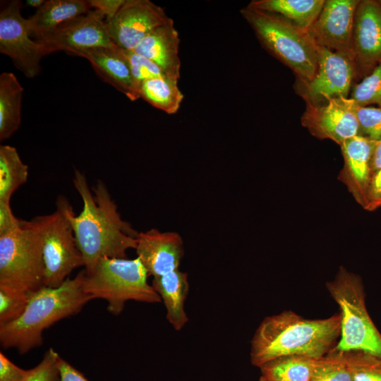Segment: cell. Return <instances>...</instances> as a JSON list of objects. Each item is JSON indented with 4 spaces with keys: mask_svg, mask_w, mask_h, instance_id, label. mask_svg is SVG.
Masks as SVG:
<instances>
[{
    "mask_svg": "<svg viewBox=\"0 0 381 381\" xmlns=\"http://www.w3.org/2000/svg\"><path fill=\"white\" fill-rule=\"evenodd\" d=\"M73 183L83 200V210L75 215L69 202L59 197L56 206L68 220L77 246L83 257L85 273H90L104 257L126 258L136 247L138 232L122 219L105 184L97 181L90 190L85 174L75 170Z\"/></svg>",
    "mask_w": 381,
    "mask_h": 381,
    "instance_id": "cell-1",
    "label": "cell"
},
{
    "mask_svg": "<svg viewBox=\"0 0 381 381\" xmlns=\"http://www.w3.org/2000/svg\"><path fill=\"white\" fill-rule=\"evenodd\" d=\"M341 316L306 319L291 310L266 317L251 341L250 361L260 368L288 356L314 359L326 356L340 335Z\"/></svg>",
    "mask_w": 381,
    "mask_h": 381,
    "instance_id": "cell-2",
    "label": "cell"
},
{
    "mask_svg": "<svg viewBox=\"0 0 381 381\" xmlns=\"http://www.w3.org/2000/svg\"><path fill=\"white\" fill-rule=\"evenodd\" d=\"M85 270L58 287L42 286L29 296L27 306L16 320L0 325V343L20 354L42 344V334L55 322L79 313L92 298L83 289Z\"/></svg>",
    "mask_w": 381,
    "mask_h": 381,
    "instance_id": "cell-3",
    "label": "cell"
},
{
    "mask_svg": "<svg viewBox=\"0 0 381 381\" xmlns=\"http://www.w3.org/2000/svg\"><path fill=\"white\" fill-rule=\"evenodd\" d=\"M241 13L252 27L264 47L296 75L298 83H307L318 67V47L308 32L279 15L252 8Z\"/></svg>",
    "mask_w": 381,
    "mask_h": 381,
    "instance_id": "cell-4",
    "label": "cell"
},
{
    "mask_svg": "<svg viewBox=\"0 0 381 381\" xmlns=\"http://www.w3.org/2000/svg\"><path fill=\"white\" fill-rule=\"evenodd\" d=\"M148 276L138 258L129 260L104 257L90 273H85L83 289L92 299L105 300L107 310L119 315L128 301L147 303L162 301L157 292L148 284Z\"/></svg>",
    "mask_w": 381,
    "mask_h": 381,
    "instance_id": "cell-5",
    "label": "cell"
},
{
    "mask_svg": "<svg viewBox=\"0 0 381 381\" xmlns=\"http://www.w3.org/2000/svg\"><path fill=\"white\" fill-rule=\"evenodd\" d=\"M326 286L341 316L340 339L331 350L361 351L381 358V334L368 313L361 277L340 267Z\"/></svg>",
    "mask_w": 381,
    "mask_h": 381,
    "instance_id": "cell-6",
    "label": "cell"
},
{
    "mask_svg": "<svg viewBox=\"0 0 381 381\" xmlns=\"http://www.w3.org/2000/svg\"><path fill=\"white\" fill-rule=\"evenodd\" d=\"M44 274L42 238L32 220L0 236V290L29 296L43 286Z\"/></svg>",
    "mask_w": 381,
    "mask_h": 381,
    "instance_id": "cell-7",
    "label": "cell"
},
{
    "mask_svg": "<svg viewBox=\"0 0 381 381\" xmlns=\"http://www.w3.org/2000/svg\"><path fill=\"white\" fill-rule=\"evenodd\" d=\"M32 221L42 242L43 286L58 287L75 269L85 266L73 229L67 218L57 208L54 212L38 216Z\"/></svg>",
    "mask_w": 381,
    "mask_h": 381,
    "instance_id": "cell-8",
    "label": "cell"
},
{
    "mask_svg": "<svg viewBox=\"0 0 381 381\" xmlns=\"http://www.w3.org/2000/svg\"><path fill=\"white\" fill-rule=\"evenodd\" d=\"M318 67L307 83H297V92L306 104L323 103L330 99L348 97L358 68L353 53L329 50L318 46Z\"/></svg>",
    "mask_w": 381,
    "mask_h": 381,
    "instance_id": "cell-9",
    "label": "cell"
},
{
    "mask_svg": "<svg viewBox=\"0 0 381 381\" xmlns=\"http://www.w3.org/2000/svg\"><path fill=\"white\" fill-rule=\"evenodd\" d=\"M28 19L21 14V2L10 1L0 11V52L10 57L28 78L36 76L45 56L42 45L32 40Z\"/></svg>",
    "mask_w": 381,
    "mask_h": 381,
    "instance_id": "cell-10",
    "label": "cell"
},
{
    "mask_svg": "<svg viewBox=\"0 0 381 381\" xmlns=\"http://www.w3.org/2000/svg\"><path fill=\"white\" fill-rule=\"evenodd\" d=\"M105 20L99 11L91 9L37 40L42 45L44 55L57 51L75 55L95 47H115Z\"/></svg>",
    "mask_w": 381,
    "mask_h": 381,
    "instance_id": "cell-11",
    "label": "cell"
},
{
    "mask_svg": "<svg viewBox=\"0 0 381 381\" xmlns=\"http://www.w3.org/2000/svg\"><path fill=\"white\" fill-rule=\"evenodd\" d=\"M170 20L164 10L149 0H125L116 14L106 20L113 43L133 50L153 30Z\"/></svg>",
    "mask_w": 381,
    "mask_h": 381,
    "instance_id": "cell-12",
    "label": "cell"
},
{
    "mask_svg": "<svg viewBox=\"0 0 381 381\" xmlns=\"http://www.w3.org/2000/svg\"><path fill=\"white\" fill-rule=\"evenodd\" d=\"M357 106L350 97L333 98L316 104H307L301 123L314 137L329 139L341 145L346 140L359 133Z\"/></svg>",
    "mask_w": 381,
    "mask_h": 381,
    "instance_id": "cell-13",
    "label": "cell"
},
{
    "mask_svg": "<svg viewBox=\"0 0 381 381\" xmlns=\"http://www.w3.org/2000/svg\"><path fill=\"white\" fill-rule=\"evenodd\" d=\"M359 0H327L308 33L318 46L353 53L354 16Z\"/></svg>",
    "mask_w": 381,
    "mask_h": 381,
    "instance_id": "cell-14",
    "label": "cell"
},
{
    "mask_svg": "<svg viewBox=\"0 0 381 381\" xmlns=\"http://www.w3.org/2000/svg\"><path fill=\"white\" fill-rule=\"evenodd\" d=\"M353 52L358 73L365 77L381 62V6L377 1H360L354 16Z\"/></svg>",
    "mask_w": 381,
    "mask_h": 381,
    "instance_id": "cell-15",
    "label": "cell"
},
{
    "mask_svg": "<svg viewBox=\"0 0 381 381\" xmlns=\"http://www.w3.org/2000/svg\"><path fill=\"white\" fill-rule=\"evenodd\" d=\"M135 249L137 258L153 277L179 270L184 255L183 242L178 233L157 229L138 233Z\"/></svg>",
    "mask_w": 381,
    "mask_h": 381,
    "instance_id": "cell-16",
    "label": "cell"
},
{
    "mask_svg": "<svg viewBox=\"0 0 381 381\" xmlns=\"http://www.w3.org/2000/svg\"><path fill=\"white\" fill-rule=\"evenodd\" d=\"M375 140L362 135L346 140L341 145L344 166L337 179L347 188L355 200L363 208L373 175L372 155Z\"/></svg>",
    "mask_w": 381,
    "mask_h": 381,
    "instance_id": "cell-17",
    "label": "cell"
},
{
    "mask_svg": "<svg viewBox=\"0 0 381 381\" xmlns=\"http://www.w3.org/2000/svg\"><path fill=\"white\" fill-rule=\"evenodd\" d=\"M179 32L170 18L149 33L133 51L155 63L167 75L179 80Z\"/></svg>",
    "mask_w": 381,
    "mask_h": 381,
    "instance_id": "cell-18",
    "label": "cell"
},
{
    "mask_svg": "<svg viewBox=\"0 0 381 381\" xmlns=\"http://www.w3.org/2000/svg\"><path fill=\"white\" fill-rule=\"evenodd\" d=\"M88 60L96 73L130 100L137 99L128 61L122 49L95 47L75 54Z\"/></svg>",
    "mask_w": 381,
    "mask_h": 381,
    "instance_id": "cell-19",
    "label": "cell"
},
{
    "mask_svg": "<svg viewBox=\"0 0 381 381\" xmlns=\"http://www.w3.org/2000/svg\"><path fill=\"white\" fill-rule=\"evenodd\" d=\"M152 286L159 295L166 308V318L176 331L188 322L185 301L189 291L188 274L179 270L153 277Z\"/></svg>",
    "mask_w": 381,
    "mask_h": 381,
    "instance_id": "cell-20",
    "label": "cell"
},
{
    "mask_svg": "<svg viewBox=\"0 0 381 381\" xmlns=\"http://www.w3.org/2000/svg\"><path fill=\"white\" fill-rule=\"evenodd\" d=\"M91 8L84 0H49L28 19L31 35L40 39L59 25L87 13Z\"/></svg>",
    "mask_w": 381,
    "mask_h": 381,
    "instance_id": "cell-21",
    "label": "cell"
},
{
    "mask_svg": "<svg viewBox=\"0 0 381 381\" xmlns=\"http://www.w3.org/2000/svg\"><path fill=\"white\" fill-rule=\"evenodd\" d=\"M324 0H254L248 6L279 15L296 27L308 32L325 4Z\"/></svg>",
    "mask_w": 381,
    "mask_h": 381,
    "instance_id": "cell-22",
    "label": "cell"
},
{
    "mask_svg": "<svg viewBox=\"0 0 381 381\" xmlns=\"http://www.w3.org/2000/svg\"><path fill=\"white\" fill-rule=\"evenodd\" d=\"M23 88L11 72L0 75V140L9 138L19 128Z\"/></svg>",
    "mask_w": 381,
    "mask_h": 381,
    "instance_id": "cell-23",
    "label": "cell"
},
{
    "mask_svg": "<svg viewBox=\"0 0 381 381\" xmlns=\"http://www.w3.org/2000/svg\"><path fill=\"white\" fill-rule=\"evenodd\" d=\"M178 80L169 76L148 79L140 85V98L168 114H176L183 99Z\"/></svg>",
    "mask_w": 381,
    "mask_h": 381,
    "instance_id": "cell-24",
    "label": "cell"
},
{
    "mask_svg": "<svg viewBox=\"0 0 381 381\" xmlns=\"http://www.w3.org/2000/svg\"><path fill=\"white\" fill-rule=\"evenodd\" d=\"M315 360L301 356L280 357L260 367V377L267 381H310Z\"/></svg>",
    "mask_w": 381,
    "mask_h": 381,
    "instance_id": "cell-25",
    "label": "cell"
},
{
    "mask_svg": "<svg viewBox=\"0 0 381 381\" xmlns=\"http://www.w3.org/2000/svg\"><path fill=\"white\" fill-rule=\"evenodd\" d=\"M28 167L23 163L16 149L0 146V201L10 202L13 193L27 182Z\"/></svg>",
    "mask_w": 381,
    "mask_h": 381,
    "instance_id": "cell-26",
    "label": "cell"
},
{
    "mask_svg": "<svg viewBox=\"0 0 381 381\" xmlns=\"http://www.w3.org/2000/svg\"><path fill=\"white\" fill-rule=\"evenodd\" d=\"M350 371L353 381H381V358L361 352H337Z\"/></svg>",
    "mask_w": 381,
    "mask_h": 381,
    "instance_id": "cell-27",
    "label": "cell"
},
{
    "mask_svg": "<svg viewBox=\"0 0 381 381\" xmlns=\"http://www.w3.org/2000/svg\"><path fill=\"white\" fill-rule=\"evenodd\" d=\"M310 381H353V379L341 358L330 351L315 360Z\"/></svg>",
    "mask_w": 381,
    "mask_h": 381,
    "instance_id": "cell-28",
    "label": "cell"
},
{
    "mask_svg": "<svg viewBox=\"0 0 381 381\" xmlns=\"http://www.w3.org/2000/svg\"><path fill=\"white\" fill-rule=\"evenodd\" d=\"M350 98L358 106L375 104L381 107V62L361 83L352 86Z\"/></svg>",
    "mask_w": 381,
    "mask_h": 381,
    "instance_id": "cell-29",
    "label": "cell"
},
{
    "mask_svg": "<svg viewBox=\"0 0 381 381\" xmlns=\"http://www.w3.org/2000/svg\"><path fill=\"white\" fill-rule=\"evenodd\" d=\"M123 51L129 64L137 99L140 98L139 90L144 81L153 78L168 76L157 65L133 50Z\"/></svg>",
    "mask_w": 381,
    "mask_h": 381,
    "instance_id": "cell-30",
    "label": "cell"
},
{
    "mask_svg": "<svg viewBox=\"0 0 381 381\" xmlns=\"http://www.w3.org/2000/svg\"><path fill=\"white\" fill-rule=\"evenodd\" d=\"M356 118L359 135L378 141L381 140V107L357 106Z\"/></svg>",
    "mask_w": 381,
    "mask_h": 381,
    "instance_id": "cell-31",
    "label": "cell"
},
{
    "mask_svg": "<svg viewBox=\"0 0 381 381\" xmlns=\"http://www.w3.org/2000/svg\"><path fill=\"white\" fill-rule=\"evenodd\" d=\"M59 355L50 348L40 363L32 369L23 381H59Z\"/></svg>",
    "mask_w": 381,
    "mask_h": 381,
    "instance_id": "cell-32",
    "label": "cell"
},
{
    "mask_svg": "<svg viewBox=\"0 0 381 381\" xmlns=\"http://www.w3.org/2000/svg\"><path fill=\"white\" fill-rule=\"evenodd\" d=\"M29 296H18L0 290V325L12 322L19 318L27 306Z\"/></svg>",
    "mask_w": 381,
    "mask_h": 381,
    "instance_id": "cell-33",
    "label": "cell"
},
{
    "mask_svg": "<svg viewBox=\"0 0 381 381\" xmlns=\"http://www.w3.org/2000/svg\"><path fill=\"white\" fill-rule=\"evenodd\" d=\"M29 370H23L0 352V381H23Z\"/></svg>",
    "mask_w": 381,
    "mask_h": 381,
    "instance_id": "cell-34",
    "label": "cell"
},
{
    "mask_svg": "<svg viewBox=\"0 0 381 381\" xmlns=\"http://www.w3.org/2000/svg\"><path fill=\"white\" fill-rule=\"evenodd\" d=\"M23 221L13 214L10 202L0 201V236L19 228Z\"/></svg>",
    "mask_w": 381,
    "mask_h": 381,
    "instance_id": "cell-35",
    "label": "cell"
},
{
    "mask_svg": "<svg viewBox=\"0 0 381 381\" xmlns=\"http://www.w3.org/2000/svg\"><path fill=\"white\" fill-rule=\"evenodd\" d=\"M381 207V169L375 171L372 177L367 194L366 204L363 207L368 211H374Z\"/></svg>",
    "mask_w": 381,
    "mask_h": 381,
    "instance_id": "cell-36",
    "label": "cell"
},
{
    "mask_svg": "<svg viewBox=\"0 0 381 381\" xmlns=\"http://www.w3.org/2000/svg\"><path fill=\"white\" fill-rule=\"evenodd\" d=\"M92 10L99 11L106 20L112 18L124 4L125 0H88Z\"/></svg>",
    "mask_w": 381,
    "mask_h": 381,
    "instance_id": "cell-37",
    "label": "cell"
},
{
    "mask_svg": "<svg viewBox=\"0 0 381 381\" xmlns=\"http://www.w3.org/2000/svg\"><path fill=\"white\" fill-rule=\"evenodd\" d=\"M59 381H88L86 377L62 358L59 359Z\"/></svg>",
    "mask_w": 381,
    "mask_h": 381,
    "instance_id": "cell-38",
    "label": "cell"
},
{
    "mask_svg": "<svg viewBox=\"0 0 381 381\" xmlns=\"http://www.w3.org/2000/svg\"><path fill=\"white\" fill-rule=\"evenodd\" d=\"M371 163L373 174L381 169V140L375 143Z\"/></svg>",
    "mask_w": 381,
    "mask_h": 381,
    "instance_id": "cell-39",
    "label": "cell"
},
{
    "mask_svg": "<svg viewBox=\"0 0 381 381\" xmlns=\"http://www.w3.org/2000/svg\"><path fill=\"white\" fill-rule=\"evenodd\" d=\"M45 1L44 0H28L26 4L33 8H36L37 10L39 9L44 4Z\"/></svg>",
    "mask_w": 381,
    "mask_h": 381,
    "instance_id": "cell-40",
    "label": "cell"
},
{
    "mask_svg": "<svg viewBox=\"0 0 381 381\" xmlns=\"http://www.w3.org/2000/svg\"><path fill=\"white\" fill-rule=\"evenodd\" d=\"M259 381H267V380H265V379L260 377V380H259Z\"/></svg>",
    "mask_w": 381,
    "mask_h": 381,
    "instance_id": "cell-41",
    "label": "cell"
},
{
    "mask_svg": "<svg viewBox=\"0 0 381 381\" xmlns=\"http://www.w3.org/2000/svg\"><path fill=\"white\" fill-rule=\"evenodd\" d=\"M377 2L380 4V5L381 6V0H379L377 1Z\"/></svg>",
    "mask_w": 381,
    "mask_h": 381,
    "instance_id": "cell-42",
    "label": "cell"
}]
</instances>
